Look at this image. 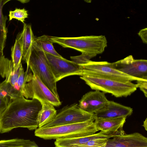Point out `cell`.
I'll use <instances>...</instances> for the list:
<instances>
[{
	"label": "cell",
	"mask_w": 147,
	"mask_h": 147,
	"mask_svg": "<svg viewBox=\"0 0 147 147\" xmlns=\"http://www.w3.org/2000/svg\"><path fill=\"white\" fill-rule=\"evenodd\" d=\"M42 107L41 102L36 98L28 99L22 95L12 99L0 115V133L18 127L35 130L38 127V115Z\"/></svg>",
	"instance_id": "6da1fadb"
},
{
	"label": "cell",
	"mask_w": 147,
	"mask_h": 147,
	"mask_svg": "<svg viewBox=\"0 0 147 147\" xmlns=\"http://www.w3.org/2000/svg\"><path fill=\"white\" fill-rule=\"evenodd\" d=\"M94 121L61 125L35 130V136L45 140L84 136L98 131Z\"/></svg>",
	"instance_id": "7a4b0ae2"
},
{
	"label": "cell",
	"mask_w": 147,
	"mask_h": 147,
	"mask_svg": "<svg viewBox=\"0 0 147 147\" xmlns=\"http://www.w3.org/2000/svg\"><path fill=\"white\" fill-rule=\"evenodd\" d=\"M49 36L53 43H57L64 47L73 49L82 54L97 55L103 53L107 46L106 38L102 35L78 37Z\"/></svg>",
	"instance_id": "3957f363"
},
{
	"label": "cell",
	"mask_w": 147,
	"mask_h": 147,
	"mask_svg": "<svg viewBox=\"0 0 147 147\" xmlns=\"http://www.w3.org/2000/svg\"><path fill=\"white\" fill-rule=\"evenodd\" d=\"M80 78L92 89L110 94L116 98L129 96L137 89L136 84L131 81L86 75H82Z\"/></svg>",
	"instance_id": "277c9868"
},
{
	"label": "cell",
	"mask_w": 147,
	"mask_h": 147,
	"mask_svg": "<svg viewBox=\"0 0 147 147\" xmlns=\"http://www.w3.org/2000/svg\"><path fill=\"white\" fill-rule=\"evenodd\" d=\"M28 66L33 75L37 76L52 92L59 98L57 82L44 52L33 45Z\"/></svg>",
	"instance_id": "5b68a950"
},
{
	"label": "cell",
	"mask_w": 147,
	"mask_h": 147,
	"mask_svg": "<svg viewBox=\"0 0 147 147\" xmlns=\"http://www.w3.org/2000/svg\"><path fill=\"white\" fill-rule=\"evenodd\" d=\"M80 64L82 67V75L100 77L125 81L132 82L144 80L123 73L114 68L111 63L106 61H95L90 60L85 63Z\"/></svg>",
	"instance_id": "8992f818"
},
{
	"label": "cell",
	"mask_w": 147,
	"mask_h": 147,
	"mask_svg": "<svg viewBox=\"0 0 147 147\" xmlns=\"http://www.w3.org/2000/svg\"><path fill=\"white\" fill-rule=\"evenodd\" d=\"M95 119L94 113L87 112L81 109L77 103L67 105L62 108L54 119L42 127L93 120ZM42 128V127H41Z\"/></svg>",
	"instance_id": "52a82bcc"
},
{
	"label": "cell",
	"mask_w": 147,
	"mask_h": 147,
	"mask_svg": "<svg viewBox=\"0 0 147 147\" xmlns=\"http://www.w3.org/2000/svg\"><path fill=\"white\" fill-rule=\"evenodd\" d=\"M22 94L27 99L36 98L54 106L59 107L61 104L59 98L52 92L37 76L33 75L32 79L25 84Z\"/></svg>",
	"instance_id": "ba28073f"
},
{
	"label": "cell",
	"mask_w": 147,
	"mask_h": 147,
	"mask_svg": "<svg viewBox=\"0 0 147 147\" xmlns=\"http://www.w3.org/2000/svg\"><path fill=\"white\" fill-rule=\"evenodd\" d=\"M45 53L57 82L69 76L82 75V67L80 64L63 57Z\"/></svg>",
	"instance_id": "9c48e42d"
},
{
	"label": "cell",
	"mask_w": 147,
	"mask_h": 147,
	"mask_svg": "<svg viewBox=\"0 0 147 147\" xmlns=\"http://www.w3.org/2000/svg\"><path fill=\"white\" fill-rule=\"evenodd\" d=\"M115 69L130 76L147 80V60L135 59L129 55L116 62L111 63Z\"/></svg>",
	"instance_id": "30bf717a"
},
{
	"label": "cell",
	"mask_w": 147,
	"mask_h": 147,
	"mask_svg": "<svg viewBox=\"0 0 147 147\" xmlns=\"http://www.w3.org/2000/svg\"><path fill=\"white\" fill-rule=\"evenodd\" d=\"M108 139L106 147H147V138L141 134L125 133Z\"/></svg>",
	"instance_id": "8fae6325"
},
{
	"label": "cell",
	"mask_w": 147,
	"mask_h": 147,
	"mask_svg": "<svg viewBox=\"0 0 147 147\" xmlns=\"http://www.w3.org/2000/svg\"><path fill=\"white\" fill-rule=\"evenodd\" d=\"M105 93L98 90L90 91L84 95L79 101V107L84 111L94 113L107 103Z\"/></svg>",
	"instance_id": "7c38bea8"
},
{
	"label": "cell",
	"mask_w": 147,
	"mask_h": 147,
	"mask_svg": "<svg viewBox=\"0 0 147 147\" xmlns=\"http://www.w3.org/2000/svg\"><path fill=\"white\" fill-rule=\"evenodd\" d=\"M133 109L113 100H108L102 108L94 113L96 118H111L126 117L131 115Z\"/></svg>",
	"instance_id": "4fadbf2b"
},
{
	"label": "cell",
	"mask_w": 147,
	"mask_h": 147,
	"mask_svg": "<svg viewBox=\"0 0 147 147\" xmlns=\"http://www.w3.org/2000/svg\"><path fill=\"white\" fill-rule=\"evenodd\" d=\"M126 117L115 118H96L94 123L98 131L105 132L107 134L114 136L125 133L123 128Z\"/></svg>",
	"instance_id": "5bb4252c"
},
{
	"label": "cell",
	"mask_w": 147,
	"mask_h": 147,
	"mask_svg": "<svg viewBox=\"0 0 147 147\" xmlns=\"http://www.w3.org/2000/svg\"><path fill=\"white\" fill-rule=\"evenodd\" d=\"M112 137L105 132L100 131L98 133L89 136L56 139L54 144L56 147H80L82 145L91 140L99 138L109 139Z\"/></svg>",
	"instance_id": "9a60e30c"
},
{
	"label": "cell",
	"mask_w": 147,
	"mask_h": 147,
	"mask_svg": "<svg viewBox=\"0 0 147 147\" xmlns=\"http://www.w3.org/2000/svg\"><path fill=\"white\" fill-rule=\"evenodd\" d=\"M18 35L21 44L23 59L26 63L27 69H28L29 59L32 50L35 37L33 34L31 25L24 23L23 30Z\"/></svg>",
	"instance_id": "2e32d148"
},
{
	"label": "cell",
	"mask_w": 147,
	"mask_h": 147,
	"mask_svg": "<svg viewBox=\"0 0 147 147\" xmlns=\"http://www.w3.org/2000/svg\"><path fill=\"white\" fill-rule=\"evenodd\" d=\"M41 109L38 115V128H41L52 121L57 114V112L52 105L44 101H40Z\"/></svg>",
	"instance_id": "e0dca14e"
},
{
	"label": "cell",
	"mask_w": 147,
	"mask_h": 147,
	"mask_svg": "<svg viewBox=\"0 0 147 147\" xmlns=\"http://www.w3.org/2000/svg\"><path fill=\"white\" fill-rule=\"evenodd\" d=\"M49 36L43 35L35 37L33 45L43 51L45 53L62 57L55 50Z\"/></svg>",
	"instance_id": "ac0fdd59"
},
{
	"label": "cell",
	"mask_w": 147,
	"mask_h": 147,
	"mask_svg": "<svg viewBox=\"0 0 147 147\" xmlns=\"http://www.w3.org/2000/svg\"><path fill=\"white\" fill-rule=\"evenodd\" d=\"M12 61L15 70H16L21 63L22 51L21 41L18 35L15 43L11 48Z\"/></svg>",
	"instance_id": "d6986e66"
},
{
	"label": "cell",
	"mask_w": 147,
	"mask_h": 147,
	"mask_svg": "<svg viewBox=\"0 0 147 147\" xmlns=\"http://www.w3.org/2000/svg\"><path fill=\"white\" fill-rule=\"evenodd\" d=\"M0 147H38L34 141L22 139H14L0 140Z\"/></svg>",
	"instance_id": "ffe728a7"
},
{
	"label": "cell",
	"mask_w": 147,
	"mask_h": 147,
	"mask_svg": "<svg viewBox=\"0 0 147 147\" xmlns=\"http://www.w3.org/2000/svg\"><path fill=\"white\" fill-rule=\"evenodd\" d=\"M10 0H0V47L3 50L7 38V31L6 22L7 18L3 14L2 9L4 5Z\"/></svg>",
	"instance_id": "44dd1931"
},
{
	"label": "cell",
	"mask_w": 147,
	"mask_h": 147,
	"mask_svg": "<svg viewBox=\"0 0 147 147\" xmlns=\"http://www.w3.org/2000/svg\"><path fill=\"white\" fill-rule=\"evenodd\" d=\"M22 95L5 80L0 84V98L8 97L13 99Z\"/></svg>",
	"instance_id": "7402d4cb"
},
{
	"label": "cell",
	"mask_w": 147,
	"mask_h": 147,
	"mask_svg": "<svg viewBox=\"0 0 147 147\" xmlns=\"http://www.w3.org/2000/svg\"><path fill=\"white\" fill-rule=\"evenodd\" d=\"M28 11L24 8L22 9L16 8L14 11H9V20L15 19L22 22L23 24L26 18H28Z\"/></svg>",
	"instance_id": "603a6c76"
},
{
	"label": "cell",
	"mask_w": 147,
	"mask_h": 147,
	"mask_svg": "<svg viewBox=\"0 0 147 147\" xmlns=\"http://www.w3.org/2000/svg\"><path fill=\"white\" fill-rule=\"evenodd\" d=\"M108 139L99 138L94 139L82 145L80 147H106Z\"/></svg>",
	"instance_id": "cb8c5ba5"
},
{
	"label": "cell",
	"mask_w": 147,
	"mask_h": 147,
	"mask_svg": "<svg viewBox=\"0 0 147 147\" xmlns=\"http://www.w3.org/2000/svg\"><path fill=\"white\" fill-rule=\"evenodd\" d=\"M96 55L82 53L80 55L71 57V58L72 59V61L79 64H82L90 60L91 58L96 56Z\"/></svg>",
	"instance_id": "d4e9b609"
},
{
	"label": "cell",
	"mask_w": 147,
	"mask_h": 147,
	"mask_svg": "<svg viewBox=\"0 0 147 147\" xmlns=\"http://www.w3.org/2000/svg\"><path fill=\"white\" fill-rule=\"evenodd\" d=\"M12 100L8 97L0 98V115L6 109Z\"/></svg>",
	"instance_id": "484cf974"
},
{
	"label": "cell",
	"mask_w": 147,
	"mask_h": 147,
	"mask_svg": "<svg viewBox=\"0 0 147 147\" xmlns=\"http://www.w3.org/2000/svg\"><path fill=\"white\" fill-rule=\"evenodd\" d=\"M136 84L137 88H138L142 91L145 96H147V80H140L136 81Z\"/></svg>",
	"instance_id": "4316f807"
},
{
	"label": "cell",
	"mask_w": 147,
	"mask_h": 147,
	"mask_svg": "<svg viewBox=\"0 0 147 147\" xmlns=\"http://www.w3.org/2000/svg\"><path fill=\"white\" fill-rule=\"evenodd\" d=\"M143 42L147 43V28H146L141 30L138 33Z\"/></svg>",
	"instance_id": "83f0119b"
},
{
	"label": "cell",
	"mask_w": 147,
	"mask_h": 147,
	"mask_svg": "<svg viewBox=\"0 0 147 147\" xmlns=\"http://www.w3.org/2000/svg\"><path fill=\"white\" fill-rule=\"evenodd\" d=\"M5 57L3 55V50L0 47V68L2 62Z\"/></svg>",
	"instance_id": "f1b7e54d"
},
{
	"label": "cell",
	"mask_w": 147,
	"mask_h": 147,
	"mask_svg": "<svg viewBox=\"0 0 147 147\" xmlns=\"http://www.w3.org/2000/svg\"><path fill=\"white\" fill-rule=\"evenodd\" d=\"M142 126L144 127L146 131H147V119L146 118L145 121H144L143 124Z\"/></svg>",
	"instance_id": "f546056e"
},
{
	"label": "cell",
	"mask_w": 147,
	"mask_h": 147,
	"mask_svg": "<svg viewBox=\"0 0 147 147\" xmlns=\"http://www.w3.org/2000/svg\"><path fill=\"white\" fill-rule=\"evenodd\" d=\"M22 3H26L28 2L30 0H17Z\"/></svg>",
	"instance_id": "4dcf8cb0"
},
{
	"label": "cell",
	"mask_w": 147,
	"mask_h": 147,
	"mask_svg": "<svg viewBox=\"0 0 147 147\" xmlns=\"http://www.w3.org/2000/svg\"><path fill=\"white\" fill-rule=\"evenodd\" d=\"M85 2L87 3H89L91 2L92 0H83Z\"/></svg>",
	"instance_id": "1f68e13d"
}]
</instances>
